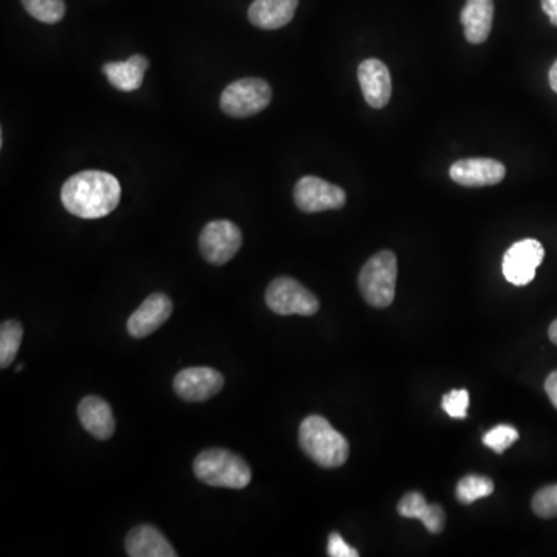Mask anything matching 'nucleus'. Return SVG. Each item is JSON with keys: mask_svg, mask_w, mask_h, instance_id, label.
I'll use <instances>...</instances> for the list:
<instances>
[{"mask_svg": "<svg viewBox=\"0 0 557 557\" xmlns=\"http://www.w3.org/2000/svg\"><path fill=\"white\" fill-rule=\"evenodd\" d=\"M62 205L81 219H101L120 205L117 177L103 171H83L70 177L61 189Z\"/></svg>", "mask_w": 557, "mask_h": 557, "instance_id": "1", "label": "nucleus"}, {"mask_svg": "<svg viewBox=\"0 0 557 557\" xmlns=\"http://www.w3.org/2000/svg\"><path fill=\"white\" fill-rule=\"evenodd\" d=\"M299 445L321 468H339L350 454L349 441L321 415H310L299 428Z\"/></svg>", "mask_w": 557, "mask_h": 557, "instance_id": "2", "label": "nucleus"}, {"mask_svg": "<svg viewBox=\"0 0 557 557\" xmlns=\"http://www.w3.org/2000/svg\"><path fill=\"white\" fill-rule=\"evenodd\" d=\"M194 474L200 482L214 488L243 489L250 485L248 463L226 449H206L194 460Z\"/></svg>", "mask_w": 557, "mask_h": 557, "instance_id": "3", "label": "nucleus"}, {"mask_svg": "<svg viewBox=\"0 0 557 557\" xmlns=\"http://www.w3.org/2000/svg\"><path fill=\"white\" fill-rule=\"evenodd\" d=\"M398 262L392 251H380L370 257L359 273V291L364 301L375 308H386L395 299Z\"/></svg>", "mask_w": 557, "mask_h": 557, "instance_id": "4", "label": "nucleus"}, {"mask_svg": "<svg viewBox=\"0 0 557 557\" xmlns=\"http://www.w3.org/2000/svg\"><path fill=\"white\" fill-rule=\"evenodd\" d=\"M270 84L264 79L242 78L229 84L220 96V109L233 118H248L267 109L271 103Z\"/></svg>", "mask_w": 557, "mask_h": 557, "instance_id": "5", "label": "nucleus"}, {"mask_svg": "<svg viewBox=\"0 0 557 557\" xmlns=\"http://www.w3.org/2000/svg\"><path fill=\"white\" fill-rule=\"evenodd\" d=\"M265 302L273 313L281 316H313L319 301L304 285L291 277H277L268 285Z\"/></svg>", "mask_w": 557, "mask_h": 557, "instance_id": "6", "label": "nucleus"}, {"mask_svg": "<svg viewBox=\"0 0 557 557\" xmlns=\"http://www.w3.org/2000/svg\"><path fill=\"white\" fill-rule=\"evenodd\" d=\"M199 245L206 262L222 267L242 248V231L229 220H214L202 229Z\"/></svg>", "mask_w": 557, "mask_h": 557, "instance_id": "7", "label": "nucleus"}, {"mask_svg": "<svg viewBox=\"0 0 557 557\" xmlns=\"http://www.w3.org/2000/svg\"><path fill=\"white\" fill-rule=\"evenodd\" d=\"M293 197L296 206L307 214L344 208L347 200L344 189L313 175L302 177L296 183Z\"/></svg>", "mask_w": 557, "mask_h": 557, "instance_id": "8", "label": "nucleus"}, {"mask_svg": "<svg viewBox=\"0 0 557 557\" xmlns=\"http://www.w3.org/2000/svg\"><path fill=\"white\" fill-rule=\"evenodd\" d=\"M545 250L542 243L534 239L520 240L506 251L502 260V271L506 281L523 287L533 282L536 270L542 264Z\"/></svg>", "mask_w": 557, "mask_h": 557, "instance_id": "9", "label": "nucleus"}, {"mask_svg": "<svg viewBox=\"0 0 557 557\" xmlns=\"http://www.w3.org/2000/svg\"><path fill=\"white\" fill-rule=\"evenodd\" d=\"M223 386L222 373L211 367H189L178 372L174 380L175 393L188 403H202L216 397Z\"/></svg>", "mask_w": 557, "mask_h": 557, "instance_id": "10", "label": "nucleus"}, {"mask_svg": "<svg viewBox=\"0 0 557 557\" xmlns=\"http://www.w3.org/2000/svg\"><path fill=\"white\" fill-rule=\"evenodd\" d=\"M452 182L466 188L499 185L506 175L505 166L493 158H465L455 161L449 169Z\"/></svg>", "mask_w": 557, "mask_h": 557, "instance_id": "11", "label": "nucleus"}, {"mask_svg": "<svg viewBox=\"0 0 557 557\" xmlns=\"http://www.w3.org/2000/svg\"><path fill=\"white\" fill-rule=\"evenodd\" d=\"M172 315V301L163 293H154L134 311L127 321V332L141 339L157 332Z\"/></svg>", "mask_w": 557, "mask_h": 557, "instance_id": "12", "label": "nucleus"}, {"mask_svg": "<svg viewBox=\"0 0 557 557\" xmlns=\"http://www.w3.org/2000/svg\"><path fill=\"white\" fill-rule=\"evenodd\" d=\"M359 86L364 100L373 109H383L392 96V78L389 69L380 59H366L358 69Z\"/></svg>", "mask_w": 557, "mask_h": 557, "instance_id": "13", "label": "nucleus"}, {"mask_svg": "<svg viewBox=\"0 0 557 557\" xmlns=\"http://www.w3.org/2000/svg\"><path fill=\"white\" fill-rule=\"evenodd\" d=\"M79 423L98 440H109L115 434V417L112 407L100 397L84 398L78 406Z\"/></svg>", "mask_w": 557, "mask_h": 557, "instance_id": "14", "label": "nucleus"}, {"mask_svg": "<svg viewBox=\"0 0 557 557\" xmlns=\"http://www.w3.org/2000/svg\"><path fill=\"white\" fill-rule=\"evenodd\" d=\"M126 553L130 557H175L169 540L152 525H138L126 537Z\"/></svg>", "mask_w": 557, "mask_h": 557, "instance_id": "15", "label": "nucleus"}, {"mask_svg": "<svg viewBox=\"0 0 557 557\" xmlns=\"http://www.w3.org/2000/svg\"><path fill=\"white\" fill-rule=\"evenodd\" d=\"M299 0H254L248 19L254 27L277 30L293 21Z\"/></svg>", "mask_w": 557, "mask_h": 557, "instance_id": "16", "label": "nucleus"}, {"mask_svg": "<svg viewBox=\"0 0 557 557\" xmlns=\"http://www.w3.org/2000/svg\"><path fill=\"white\" fill-rule=\"evenodd\" d=\"M493 0H466L460 21L465 30L466 41L483 44L493 30Z\"/></svg>", "mask_w": 557, "mask_h": 557, "instance_id": "17", "label": "nucleus"}, {"mask_svg": "<svg viewBox=\"0 0 557 557\" xmlns=\"http://www.w3.org/2000/svg\"><path fill=\"white\" fill-rule=\"evenodd\" d=\"M149 61L143 55L130 56L127 61L107 62L104 64V75L115 89L121 92H134L143 86L144 73Z\"/></svg>", "mask_w": 557, "mask_h": 557, "instance_id": "18", "label": "nucleus"}, {"mask_svg": "<svg viewBox=\"0 0 557 557\" xmlns=\"http://www.w3.org/2000/svg\"><path fill=\"white\" fill-rule=\"evenodd\" d=\"M398 513L406 519H418L423 522L429 533L438 534L445 528V510L437 503L429 505L420 493L404 496L398 503Z\"/></svg>", "mask_w": 557, "mask_h": 557, "instance_id": "19", "label": "nucleus"}, {"mask_svg": "<svg viewBox=\"0 0 557 557\" xmlns=\"http://www.w3.org/2000/svg\"><path fill=\"white\" fill-rule=\"evenodd\" d=\"M22 335L24 329L21 322L11 319L0 325V367L2 369H7L14 363L21 347Z\"/></svg>", "mask_w": 557, "mask_h": 557, "instance_id": "20", "label": "nucleus"}, {"mask_svg": "<svg viewBox=\"0 0 557 557\" xmlns=\"http://www.w3.org/2000/svg\"><path fill=\"white\" fill-rule=\"evenodd\" d=\"M494 493L493 480L483 475H466L457 485V499L463 505H471L480 499H486Z\"/></svg>", "mask_w": 557, "mask_h": 557, "instance_id": "21", "label": "nucleus"}, {"mask_svg": "<svg viewBox=\"0 0 557 557\" xmlns=\"http://www.w3.org/2000/svg\"><path fill=\"white\" fill-rule=\"evenodd\" d=\"M30 16L44 24H58L65 16L64 0H22Z\"/></svg>", "mask_w": 557, "mask_h": 557, "instance_id": "22", "label": "nucleus"}, {"mask_svg": "<svg viewBox=\"0 0 557 557\" xmlns=\"http://www.w3.org/2000/svg\"><path fill=\"white\" fill-rule=\"evenodd\" d=\"M517 440H519V432L516 428L508 426V424H500V426L486 432L485 437H483V445L486 448L493 449L496 454H503Z\"/></svg>", "mask_w": 557, "mask_h": 557, "instance_id": "23", "label": "nucleus"}, {"mask_svg": "<svg viewBox=\"0 0 557 557\" xmlns=\"http://www.w3.org/2000/svg\"><path fill=\"white\" fill-rule=\"evenodd\" d=\"M531 506L534 514L540 519L557 517V485L545 486L537 491Z\"/></svg>", "mask_w": 557, "mask_h": 557, "instance_id": "24", "label": "nucleus"}, {"mask_svg": "<svg viewBox=\"0 0 557 557\" xmlns=\"http://www.w3.org/2000/svg\"><path fill=\"white\" fill-rule=\"evenodd\" d=\"M441 406H443V409H445V412L449 415V417L463 420V418H466V415H468V390H451L448 395L443 397V403H441Z\"/></svg>", "mask_w": 557, "mask_h": 557, "instance_id": "25", "label": "nucleus"}, {"mask_svg": "<svg viewBox=\"0 0 557 557\" xmlns=\"http://www.w3.org/2000/svg\"><path fill=\"white\" fill-rule=\"evenodd\" d=\"M327 553L332 557H358L359 553L355 548L346 544V540L342 539L341 534L332 533L329 536V547Z\"/></svg>", "mask_w": 557, "mask_h": 557, "instance_id": "26", "label": "nucleus"}, {"mask_svg": "<svg viewBox=\"0 0 557 557\" xmlns=\"http://www.w3.org/2000/svg\"><path fill=\"white\" fill-rule=\"evenodd\" d=\"M545 392H547L551 404L557 409V370L548 375L547 381H545Z\"/></svg>", "mask_w": 557, "mask_h": 557, "instance_id": "27", "label": "nucleus"}, {"mask_svg": "<svg viewBox=\"0 0 557 557\" xmlns=\"http://www.w3.org/2000/svg\"><path fill=\"white\" fill-rule=\"evenodd\" d=\"M540 5L550 18L551 24L557 27V0H540Z\"/></svg>", "mask_w": 557, "mask_h": 557, "instance_id": "28", "label": "nucleus"}, {"mask_svg": "<svg viewBox=\"0 0 557 557\" xmlns=\"http://www.w3.org/2000/svg\"><path fill=\"white\" fill-rule=\"evenodd\" d=\"M550 86L557 93V61L554 62L550 69Z\"/></svg>", "mask_w": 557, "mask_h": 557, "instance_id": "29", "label": "nucleus"}, {"mask_svg": "<svg viewBox=\"0 0 557 557\" xmlns=\"http://www.w3.org/2000/svg\"><path fill=\"white\" fill-rule=\"evenodd\" d=\"M548 336H550L551 341L553 344L557 346V319L550 325V330H548Z\"/></svg>", "mask_w": 557, "mask_h": 557, "instance_id": "30", "label": "nucleus"}, {"mask_svg": "<svg viewBox=\"0 0 557 557\" xmlns=\"http://www.w3.org/2000/svg\"><path fill=\"white\" fill-rule=\"evenodd\" d=\"M22 370H24V364H19L18 367H16V372H22Z\"/></svg>", "mask_w": 557, "mask_h": 557, "instance_id": "31", "label": "nucleus"}]
</instances>
